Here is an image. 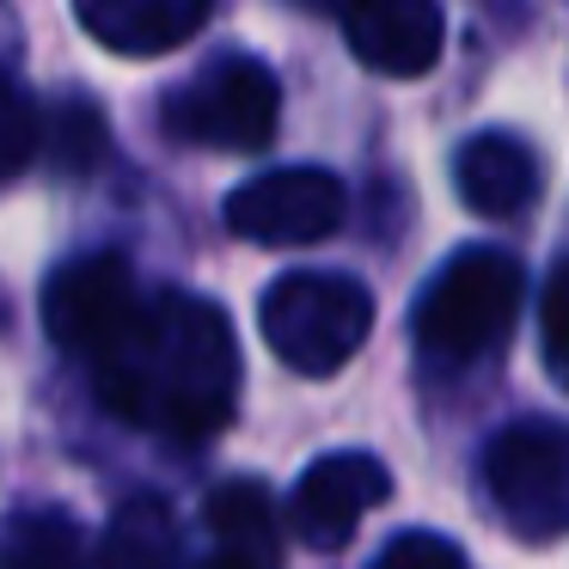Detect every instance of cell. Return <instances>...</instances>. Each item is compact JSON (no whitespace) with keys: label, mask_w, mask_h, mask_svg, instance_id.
Masks as SVG:
<instances>
[{"label":"cell","mask_w":569,"mask_h":569,"mask_svg":"<svg viewBox=\"0 0 569 569\" xmlns=\"http://www.w3.org/2000/svg\"><path fill=\"white\" fill-rule=\"evenodd\" d=\"M99 405L178 441L221 435L239 405V343L221 307L197 295H148L129 331L92 356Z\"/></svg>","instance_id":"1"},{"label":"cell","mask_w":569,"mask_h":569,"mask_svg":"<svg viewBox=\"0 0 569 569\" xmlns=\"http://www.w3.org/2000/svg\"><path fill=\"white\" fill-rule=\"evenodd\" d=\"M520 300H527V276L508 251H453L417 300V349L441 368H466V361L502 349V337L520 319Z\"/></svg>","instance_id":"2"},{"label":"cell","mask_w":569,"mask_h":569,"mask_svg":"<svg viewBox=\"0 0 569 569\" xmlns=\"http://www.w3.org/2000/svg\"><path fill=\"white\" fill-rule=\"evenodd\" d=\"M258 325L282 368L325 380L368 343L373 295L356 276H337V270H288L263 288Z\"/></svg>","instance_id":"3"},{"label":"cell","mask_w":569,"mask_h":569,"mask_svg":"<svg viewBox=\"0 0 569 569\" xmlns=\"http://www.w3.org/2000/svg\"><path fill=\"white\" fill-rule=\"evenodd\" d=\"M276 117H282V87L263 62L251 56H221L166 99V136L190 148H221V153H258L270 148Z\"/></svg>","instance_id":"4"},{"label":"cell","mask_w":569,"mask_h":569,"mask_svg":"<svg viewBox=\"0 0 569 569\" xmlns=\"http://www.w3.org/2000/svg\"><path fill=\"white\" fill-rule=\"evenodd\" d=\"M483 483L520 539L569 532V422H508L483 447Z\"/></svg>","instance_id":"5"},{"label":"cell","mask_w":569,"mask_h":569,"mask_svg":"<svg viewBox=\"0 0 569 569\" xmlns=\"http://www.w3.org/2000/svg\"><path fill=\"white\" fill-rule=\"evenodd\" d=\"M141 282L117 251L99 258H74L43 282V331L56 349H74V356H104L117 337L129 331V319L141 312Z\"/></svg>","instance_id":"6"},{"label":"cell","mask_w":569,"mask_h":569,"mask_svg":"<svg viewBox=\"0 0 569 569\" xmlns=\"http://www.w3.org/2000/svg\"><path fill=\"white\" fill-rule=\"evenodd\" d=\"M343 184L319 166H282V172L246 178L227 197V227L251 246H319L343 227Z\"/></svg>","instance_id":"7"},{"label":"cell","mask_w":569,"mask_h":569,"mask_svg":"<svg viewBox=\"0 0 569 569\" xmlns=\"http://www.w3.org/2000/svg\"><path fill=\"white\" fill-rule=\"evenodd\" d=\"M392 496V471L373 453H325L300 471L295 502H288V527L312 551H343L356 539L361 515Z\"/></svg>","instance_id":"8"},{"label":"cell","mask_w":569,"mask_h":569,"mask_svg":"<svg viewBox=\"0 0 569 569\" xmlns=\"http://www.w3.org/2000/svg\"><path fill=\"white\" fill-rule=\"evenodd\" d=\"M343 38L368 74L417 80L441 62L447 19L435 0H343Z\"/></svg>","instance_id":"9"},{"label":"cell","mask_w":569,"mask_h":569,"mask_svg":"<svg viewBox=\"0 0 569 569\" xmlns=\"http://www.w3.org/2000/svg\"><path fill=\"white\" fill-rule=\"evenodd\" d=\"M453 190L471 214H483V221H515V214H527L532 197H539V160H532V148L520 136L483 129V136H471L466 148L453 153Z\"/></svg>","instance_id":"10"},{"label":"cell","mask_w":569,"mask_h":569,"mask_svg":"<svg viewBox=\"0 0 569 569\" xmlns=\"http://www.w3.org/2000/svg\"><path fill=\"white\" fill-rule=\"evenodd\" d=\"M80 26L111 56H166L209 26L214 0H74Z\"/></svg>","instance_id":"11"},{"label":"cell","mask_w":569,"mask_h":569,"mask_svg":"<svg viewBox=\"0 0 569 569\" xmlns=\"http://www.w3.org/2000/svg\"><path fill=\"white\" fill-rule=\"evenodd\" d=\"M0 569H92L87 532L62 508H26L0 520Z\"/></svg>","instance_id":"12"},{"label":"cell","mask_w":569,"mask_h":569,"mask_svg":"<svg viewBox=\"0 0 569 569\" xmlns=\"http://www.w3.org/2000/svg\"><path fill=\"white\" fill-rule=\"evenodd\" d=\"M99 569H178V527L166 496H129L104 527Z\"/></svg>","instance_id":"13"},{"label":"cell","mask_w":569,"mask_h":569,"mask_svg":"<svg viewBox=\"0 0 569 569\" xmlns=\"http://www.w3.org/2000/svg\"><path fill=\"white\" fill-rule=\"evenodd\" d=\"M202 520H209V532L227 551H251V557H270L276 563V502H270L263 483L233 478V483H221V490H209Z\"/></svg>","instance_id":"14"},{"label":"cell","mask_w":569,"mask_h":569,"mask_svg":"<svg viewBox=\"0 0 569 569\" xmlns=\"http://www.w3.org/2000/svg\"><path fill=\"white\" fill-rule=\"evenodd\" d=\"M38 148H50V160L62 166V172H87V166L99 160V148H104L99 111H87V104L56 111L50 123H38Z\"/></svg>","instance_id":"15"},{"label":"cell","mask_w":569,"mask_h":569,"mask_svg":"<svg viewBox=\"0 0 569 569\" xmlns=\"http://www.w3.org/2000/svg\"><path fill=\"white\" fill-rule=\"evenodd\" d=\"M539 349H545L551 380L569 392V263H557V270L545 276V295H539Z\"/></svg>","instance_id":"16"},{"label":"cell","mask_w":569,"mask_h":569,"mask_svg":"<svg viewBox=\"0 0 569 569\" xmlns=\"http://www.w3.org/2000/svg\"><path fill=\"white\" fill-rule=\"evenodd\" d=\"M38 160V111L26 104V92L0 74V178H13L19 166Z\"/></svg>","instance_id":"17"},{"label":"cell","mask_w":569,"mask_h":569,"mask_svg":"<svg viewBox=\"0 0 569 569\" xmlns=\"http://www.w3.org/2000/svg\"><path fill=\"white\" fill-rule=\"evenodd\" d=\"M373 569H466V551L453 539H441V532H398L373 557Z\"/></svg>","instance_id":"18"},{"label":"cell","mask_w":569,"mask_h":569,"mask_svg":"<svg viewBox=\"0 0 569 569\" xmlns=\"http://www.w3.org/2000/svg\"><path fill=\"white\" fill-rule=\"evenodd\" d=\"M197 569H276V563H270V557H251V551H227V545H221V551H214V557H202Z\"/></svg>","instance_id":"19"},{"label":"cell","mask_w":569,"mask_h":569,"mask_svg":"<svg viewBox=\"0 0 569 569\" xmlns=\"http://www.w3.org/2000/svg\"><path fill=\"white\" fill-rule=\"evenodd\" d=\"M300 7H343V0H300Z\"/></svg>","instance_id":"20"}]
</instances>
